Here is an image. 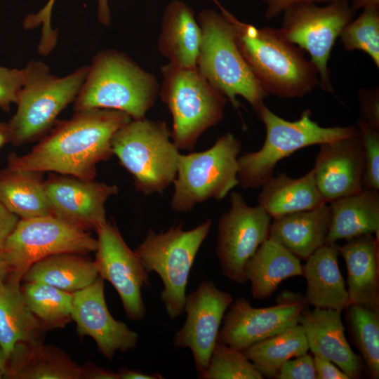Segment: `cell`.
Here are the masks:
<instances>
[{"mask_svg":"<svg viewBox=\"0 0 379 379\" xmlns=\"http://www.w3.org/2000/svg\"><path fill=\"white\" fill-rule=\"evenodd\" d=\"M45 185L53 215L87 231L107 222L105 204L119 192L116 185L61 174H51Z\"/></svg>","mask_w":379,"mask_h":379,"instance_id":"17","label":"cell"},{"mask_svg":"<svg viewBox=\"0 0 379 379\" xmlns=\"http://www.w3.org/2000/svg\"><path fill=\"white\" fill-rule=\"evenodd\" d=\"M7 362L8 359L0 347V378H2L5 375Z\"/></svg>","mask_w":379,"mask_h":379,"instance_id":"51","label":"cell"},{"mask_svg":"<svg viewBox=\"0 0 379 379\" xmlns=\"http://www.w3.org/2000/svg\"><path fill=\"white\" fill-rule=\"evenodd\" d=\"M98 1V19L105 26H108L111 22V11L108 6V0Z\"/></svg>","mask_w":379,"mask_h":379,"instance_id":"47","label":"cell"},{"mask_svg":"<svg viewBox=\"0 0 379 379\" xmlns=\"http://www.w3.org/2000/svg\"><path fill=\"white\" fill-rule=\"evenodd\" d=\"M55 0H48L46 4L37 13L29 14L23 20V27L26 29H34L41 26V34L38 46V51L41 55L49 54L55 48L58 34L51 27L52 9Z\"/></svg>","mask_w":379,"mask_h":379,"instance_id":"38","label":"cell"},{"mask_svg":"<svg viewBox=\"0 0 379 379\" xmlns=\"http://www.w3.org/2000/svg\"><path fill=\"white\" fill-rule=\"evenodd\" d=\"M112 148L143 194H161L173 182L180 152L164 121L131 119L114 134Z\"/></svg>","mask_w":379,"mask_h":379,"instance_id":"8","label":"cell"},{"mask_svg":"<svg viewBox=\"0 0 379 379\" xmlns=\"http://www.w3.org/2000/svg\"><path fill=\"white\" fill-rule=\"evenodd\" d=\"M9 277V269L2 249H0V289Z\"/></svg>","mask_w":379,"mask_h":379,"instance_id":"49","label":"cell"},{"mask_svg":"<svg viewBox=\"0 0 379 379\" xmlns=\"http://www.w3.org/2000/svg\"><path fill=\"white\" fill-rule=\"evenodd\" d=\"M161 72L159 95L172 116V140L179 149L192 151L201 135L222 119L227 99L197 67L185 68L168 62Z\"/></svg>","mask_w":379,"mask_h":379,"instance_id":"7","label":"cell"},{"mask_svg":"<svg viewBox=\"0 0 379 379\" xmlns=\"http://www.w3.org/2000/svg\"><path fill=\"white\" fill-rule=\"evenodd\" d=\"M331 222L329 206L273 218L268 239L281 244L298 258L307 259L326 243Z\"/></svg>","mask_w":379,"mask_h":379,"instance_id":"24","label":"cell"},{"mask_svg":"<svg viewBox=\"0 0 379 379\" xmlns=\"http://www.w3.org/2000/svg\"><path fill=\"white\" fill-rule=\"evenodd\" d=\"M20 281L8 277L0 289V347L7 359L18 343L40 341L45 331L27 307Z\"/></svg>","mask_w":379,"mask_h":379,"instance_id":"29","label":"cell"},{"mask_svg":"<svg viewBox=\"0 0 379 379\" xmlns=\"http://www.w3.org/2000/svg\"><path fill=\"white\" fill-rule=\"evenodd\" d=\"M96 232L98 246L93 261L98 276L114 287L126 317L131 321L142 320L146 309L142 288L148 285V273L115 224L107 221Z\"/></svg>","mask_w":379,"mask_h":379,"instance_id":"14","label":"cell"},{"mask_svg":"<svg viewBox=\"0 0 379 379\" xmlns=\"http://www.w3.org/2000/svg\"><path fill=\"white\" fill-rule=\"evenodd\" d=\"M244 274L253 298H269L285 279L302 276L300 260L281 244L267 239L249 258Z\"/></svg>","mask_w":379,"mask_h":379,"instance_id":"27","label":"cell"},{"mask_svg":"<svg viewBox=\"0 0 379 379\" xmlns=\"http://www.w3.org/2000/svg\"><path fill=\"white\" fill-rule=\"evenodd\" d=\"M256 114L265 126L266 137L259 150L238 157L237 178L244 190L261 187L273 175L279 161L302 148L359 135L353 126H319L312 119L310 109L293 121L275 114L265 104Z\"/></svg>","mask_w":379,"mask_h":379,"instance_id":"5","label":"cell"},{"mask_svg":"<svg viewBox=\"0 0 379 379\" xmlns=\"http://www.w3.org/2000/svg\"><path fill=\"white\" fill-rule=\"evenodd\" d=\"M316 378L317 379H350V377L331 361L314 355Z\"/></svg>","mask_w":379,"mask_h":379,"instance_id":"43","label":"cell"},{"mask_svg":"<svg viewBox=\"0 0 379 379\" xmlns=\"http://www.w3.org/2000/svg\"><path fill=\"white\" fill-rule=\"evenodd\" d=\"M10 142L11 137L8 123L0 121V149Z\"/></svg>","mask_w":379,"mask_h":379,"instance_id":"50","label":"cell"},{"mask_svg":"<svg viewBox=\"0 0 379 379\" xmlns=\"http://www.w3.org/2000/svg\"><path fill=\"white\" fill-rule=\"evenodd\" d=\"M41 172L0 171V201L20 219L53 215Z\"/></svg>","mask_w":379,"mask_h":379,"instance_id":"30","label":"cell"},{"mask_svg":"<svg viewBox=\"0 0 379 379\" xmlns=\"http://www.w3.org/2000/svg\"><path fill=\"white\" fill-rule=\"evenodd\" d=\"M241 143L232 133L220 137L210 148L180 154L172 211L186 213L209 199L221 200L239 185L238 157Z\"/></svg>","mask_w":379,"mask_h":379,"instance_id":"10","label":"cell"},{"mask_svg":"<svg viewBox=\"0 0 379 379\" xmlns=\"http://www.w3.org/2000/svg\"><path fill=\"white\" fill-rule=\"evenodd\" d=\"M355 12L347 1H333L324 6L298 4L283 12L281 34L310 54L318 73L319 86L325 92L334 91L328 67L331 51Z\"/></svg>","mask_w":379,"mask_h":379,"instance_id":"12","label":"cell"},{"mask_svg":"<svg viewBox=\"0 0 379 379\" xmlns=\"http://www.w3.org/2000/svg\"><path fill=\"white\" fill-rule=\"evenodd\" d=\"M197 18L202 33L197 62L199 71L234 109H239L237 98L241 96L257 113L268 94L242 56L231 23L221 13L210 8L202 10Z\"/></svg>","mask_w":379,"mask_h":379,"instance_id":"4","label":"cell"},{"mask_svg":"<svg viewBox=\"0 0 379 379\" xmlns=\"http://www.w3.org/2000/svg\"><path fill=\"white\" fill-rule=\"evenodd\" d=\"M118 379H163L161 374L147 373L138 369L121 368L117 372Z\"/></svg>","mask_w":379,"mask_h":379,"instance_id":"46","label":"cell"},{"mask_svg":"<svg viewBox=\"0 0 379 379\" xmlns=\"http://www.w3.org/2000/svg\"><path fill=\"white\" fill-rule=\"evenodd\" d=\"M355 344L371 376L379 378V311L351 303L346 308Z\"/></svg>","mask_w":379,"mask_h":379,"instance_id":"34","label":"cell"},{"mask_svg":"<svg viewBox=\"0 0 379 379\" xmlns=\"http://www.w3.org/2000/svg\"><path fill=\"white\" fill-rule=\"evenodd\" d=\"M359 121L379 131V88H361L358 91Z\"/></svg>","mask_w":379,"mask_h":379,"instance_id":"40","label":"cell"},{"mask_svg":"<svg viewBox=\"0 0 379 379\" xmlns=\"http://www.w3.org/2000/svg\"><path fill=\"white\" fill-rule=\"evenodd\" d=\"M271 217L258 204L249 206L241 194H230V206L218 223L216 255L222 272L230 280L246 282L244 267L268 239Z\"/></svg>","mask_w":379,"mask_h":379,"instance_id":"13","label":"cell"},{"mask_svg":"<svg viewBox=\"0 0 379 379\" xmlns=\"http://www.w3.org/2000/svg\"><path fill=\"white\" fill-rule=\"evenodd\" d=\"M132 119L114 109L93 108L74 112L23 155L8 154L7 167L51 172L81 180H94L97 165L113 155L114 134Z\"/></svg>","mask_w":379,"mask_h":379,"instance_id":"1","label":"cell"},{"mask_svg":"<svg viewBox=\"0 0 379 379\" xmlns=\"http://www.w3.org/2000/svg\"><path fill=\"white\" fill-rule=\"evenodd\" d=\"M266 5L265 19L271 20L288 8L289 7L302 3H330L336 1H347L350 0H260Z\"/></svg>","mask_w":379,"mask_h":379,"instance_id":"42","label":"cell"},{"mask_svg":"<svg viewBox=\"0 0 379 379\" xmlns=\"http://www.w3.org/2000/svg\"><path fill=\"white\" fill-rule=\"evenodd\" d=\"M331 222L325 244L375 234L379 237L378 191L363 189L330 202Z\"/></svg>","mask_w":379,"mask_h":379,"instance_id":"26","label":"cell"},{"mask_svg":"<svg viewBox=\"0 0 379 379\" xmlns=\"http://www.w3.org/2000/svg\"><path fill=\"white\" fill-rule=\"evenodd\" d=\"M72 319L79 334L92 338L109 360L117 352L134 350L138 345V334L110 314L105 301L104 279L100 276L87 287L73 293Z\"/></svg>","mask_w":379,"mask_h":379,"instance_id":"18","label":"cell"},{"mask_svg":"<svg viewBox=\"0 0 379 379\" xmlns=\"http://www.w3.org/2000/svg\"><path fill=\"white\" fill-rule=\"evenodd\" d=\"M343 48L365 52L379 67V8H368L352 19L340 34Z\"/></svg>","mask_w":379,"mask_h":379,"instance_id":"36","label":"cell"},{"mask_svg":"<svg viewBox=\"0 0 379 379\" xmlns=\"http://www.w3.org/2000/svg\"><path fill=\"white\" fill-rule=\"evenodd\" d=\"M202 33L194 12L186 2L172 0L161 20L158 48L168 62L180 67H197Z\"/></svg>","mask_w":379,"mask_h":379,"instance_id":"22","label":"cell"},{"mask_svg":"<svg viewBox=\"0 0 379 379\" xmlns=\"http://www.w3.org/2000/svg\"><path fill=\"white\" fill-rule=\"evenodd\" d=\"M20 218L0 201V249L16 227Z\"/></svg>","mask_w":379,"mask_h":379,"instance_id":"44","label":"cell"},{"mask_svg":"<svg viewBox=\"0 0 379 379\" xmlns=\"http://www.w3.org/2000/svg\"><path fill=\"white\" fill-rule=\"evenodd\" d=\"M159 88L157 77L127 55L105 50L88 66L74 110L109 109L124 112L132 119H142L154 106Z\"/></svg>","mask_w":379,"mask_h":379,"instance_id":"3","label":"cell"},{"mask_svg":"<svg viewBox=\"0 0 379 379\" xmlns=\"http://www.w3.org/2000/svg\"><path fill=\"white\" fill-rule=\"evenodd\" d=\"M305 301L290 300L267 307H254L238 298L225 314L217 341L243 351L251 345L299 324Z\"/></svg>","mask_w":379,"mask_h":379,"instance_id":"16","label":"cell"},{"mask_svg":"<svg viewBox=\"0 0 379 379\" xmlns=\"http://www.w3.org/2000/svg\"><path fill=\"white\" fill-rule=\"evenodd\" d=\"M278 379H316L313 358L305 353L288 359L279 369L275 375Z\"/></svg>","mask_w":379,"mask_h":379,"instance_id":"41","label":"cell"},{"mask_svg":"<svg viewBox=\"0 0 379 379\" xmlns=\"http://www.w3.org/2000/svg\"><path fill=\"white\" fill-rule=\"evenodd\" d=\"M261 187L258 205L272 218L326 204L317 188L313 168L298 178L284 173L272 175Z\"/></svg>","mask_w":379,"mask_h":379,"instance_id":"28","label":"cell"},{"mask_svg":"<svg viewBox=\"0 0 379 379\" xmlns=\"http://www.w3.org/2000/svg\"><path fill=\"white\" fill-rule=\"evenodd\" d=\"M27 307L45 330L64 327L72 319L73 293L37 281L21 287Z\"/></svg>","mask_w":379,"mask_h":379,"instance_id":"33","label":"cell"},{"mask_svg":"<svg viewBox=\"0 0 379 379\" xmlns=\"http://www.w3.org/2000/svg\"><path fill=\"white\" fill-rule=\"evenodd\" d=\"M364 157L363 189L379 191V131L357 122Z\"/></svg>","mask_w":379,"mask_h":379,"instance_id":"37","label":"cell"},{"mask_svg":"<svg viewBox=\"0 0 379 379\" xmlns=\"http://www.w3.org/2000/svg\"><path fill=\"white\" fill-rule=\"evenodd\" d=\"M98 277L94 261L79 253H60L33 264L24 274L25 281L44 283L74 293L91 284Z\"/></svg>","mask_w":379,"mask_h":379,"instance_id":"31","label":"cell"},{"mask_svg":"<svg viewBox=\"0 0 379 379\" xmlns=\"http://www.w3.org/2000/svg\"><path fill=\"white\" fill-rule=\"evenodd\" d=\"M379 237L361 235L338 246L347 270L350 304L379 311Z\"/></svg>","mask_w":379,"mask_h":379,"instance_id":"21","label":"cell"},{"mask_svg":"<svg viewBox=\"0 0 379 379\" xmlns=\"http://www.w3.org/2000/svg\"><path fill=\"white\" fill-rule=\"evenodd\" d=\"M212 224L208 219L190 230L183 229L182 224L159 232L149 229L134 251L146 272L160 277L164 286L160 298L171 319L184 313L191 268Z\"/></svg>","mask_w":379,"mask_h":379,"instance_id":"9","label":"cell"},{"mask_svg":"<svg viewBox=\"0 0 379 379\" xmlns=\"http://www.w3.org/2000/svg\"><path fill=\"white\" fill-rule=\"evenodd\" d=\"M309 346L303 327L297 324L242 352L264 375L275 376L280 367L293 357L307 353Z\"/></svg>","mask_w":379,"mask_h":379,"instance_id":"32","label":"cell"},{"mask_svg":"<svg viewBox=\"0 0 379 379\" xmlns=\"http://www.w3.org/2000/svg\"><path fill=\"white\" fill-rule=\"evenodd\" d=\"M231 23L238 48L251 72L269 95L302 98L319 86L317 69L304 51L286 40L279 29L258 28L239 20L218 4Z\"/></svg>","mask_w":379,"mask_h":379,"instance_id":"2","label":"cell"},{"mask_svg":"<svg viewBox=\"0 0 379 379\" xmlns=\"http://www.w3.org/2000/svg\"><path fill=\"white\" fill-rule=\"evenodd\" d=\"M351 8L357 11L359 9H365L368 8H379V0H350Z\"/></svg>","mask_w":379,"mask_h":379,"instance_id":"48","label":"cell"},{"mask_svg":"<svg viewBox=\"0 0 379 379\" xmlns=\"http://www.w3.org/2000/svg\"><path fill=\"white\" fill-rule=\"evenodd\" d=\"M24 81V69L0 66V108L9 112L11 105L15 103Z\"/></svg>","mask_w":379,"mask_h":379,"instance_id":"39","label":"cell"},{"mask_svg":"<svg viewBox=\"0 0 379 379\" xmlns=\"http://www.w3.org/2000/svg\"><path fill=\"white\" fill-rule=\"evenodd\" d=\"M233 300L230 293L220 290L210 280L202 281L186 295V320L174 335L173 345L191 351L199 373L208 364L224 315Z\"/></svg>","mask_w":379,"mask_h":379,"instance_id":"15","label":"cell"},{"mask_svg":"<svg viewBox=\"0 0 379 379\" xmlns=\"http://www.w3.org/2000/svg\"><path fill=\"white\" fill-rule=\"evenodd\" d=\"M201 379H262L263 375L241 350L218 342Z\"/></svg>","mask_w":379,"mask_h":379,"instance_id":"35","label":"cell"},{"mask_svg":"<svg viewBox=\"0 0 379 379\" xmlns=\"http://www.w3.org/2000/svg\"><path fill=\"white\" fill-rule=\"evenodd\" d=\"M335 243L324 244L306 260L303 274L307 281L305 302L314 307L342 312L350 304L340 273Z\"/></svg>","mask_w":379,"mask_h":379,"instance_id":"23","label":"cell"},{"mask_svg":"<svg viewBox=\"0 0 379 379\" xmlns=\"http://www.w3.org/2000/svg\"><path fill=\"white\" fill-rule=\"evenodd\" d=\"M24 69L16 112L8 123L11 143L21 146L35 141L53 126L58 116L76 99L88 66L58 77L41 61L30 60Z\"/></svg>","mask_w":379,"mask_h":379,"instance_id":"6","label":"cell"},{"mask_svg":"<svg viewBox=\"0 0 379 379\" xmlns=\"http://www.w3.org/2000/svg\"><path fill=\"white\" fill-rule=\"evenodd\" d=\"M313 167L317 188L331 202L363 190L364 157L359 135L319 145Z\"/></svg>","mask_w":379,"mask_h":379,"instance_id":"19","label":"cell"},{"mask_svg":"<svg viewBox=\"0 0 379 379\" xmlns=\"http://www.w3.org/2000/svg\"><path fill=\"white\" fill-rule=\"evenodd\" d=\"M81 379H118L117 372L88 363L81 366Z\"/></svg>","mask_w":379,"mask_h":379,"instance_id":"45","label":"cell"},{"mask_svg":"<svg viewBox=\"0 0 379 379\" xmlns=\"http://www.w3.org/2000/svg\"><path fill=\"white\" fill-rule=\"evenodd\" d=\"M97 239L91 233L53 215L20 219L2 251L9 277L21 280L35 262L60 253L95 252Z\"/></svg>","mask_w":379,"mask_h":379,"instance_id":"11","label":"cell"},{"mask_svg":"<svg viewBox=\"0 0 379 379\" xmlns=\"http://www.w3.org/2000/svg\"><path fill=\"white\" fill-rule=\"evenodd\" d=\"M299 324L303 327L309 349L314 355L328 359L350 378H359L362 364L350 346L342 322L341 312L314 307L302 310Z\"/></svg>","mask_w":379,"mask_h":379,"instance_id":"20","label":"cell"},{"mask_svg":"<svg viewBox=\"0 0 379 379\" xmlns=\"http://www.w3.org/2000/svg\"><path fill=\"white\" fill-rule=\"evenodd\" d=\"M4 376L20 379H81V366L62 350L41 341L18 343Z\"/></svg>","mask_w":379,"mask_h":379,"instance_id":"25","label":"cell"}]
</instances>
